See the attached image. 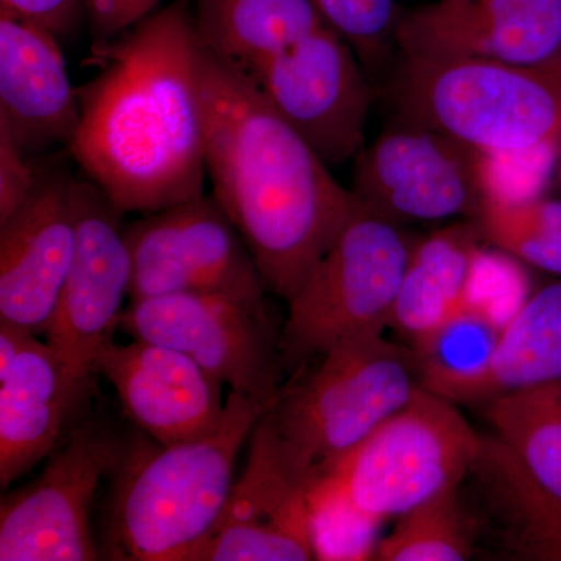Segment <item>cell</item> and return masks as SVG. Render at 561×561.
Here are the masks:
<instances>
[{
	"label": "cell",
	"mask_w": 561,
	"mask_h": 561,
	"mask_svg": "<svg viewBox=\"0 0 561 561\" xmlns=\"http://www.w3.org/2000/svg\"><path fill=\"white\" fill-rule=\"evenodd\" d=\"M504 328L467 301L440 327L413 342L421 387L456 404L474 402Z\"/></svg>",
	"instance_id": "603a6c76"
},
{
	"label": "cell",
	"mask_w": 561,
	"mask_h": 561,
	"mask_svg": "<svg viewBox=\"0 0 561 561\" xmlns=\"http://www.w3.org/2000/svg\"><path fill=\"white\" fill-rule=\"evenodd\" d=\"M162 0H84L92 47L113 43L160 9Z\"/></svg>",
	"instance_id": "d6a6232c"
},
{
	"label": "cell",
	"mask_w": 561,
	"mask_h": 561,
	"mask_svg": "<svg viewBox=\"0 0 561 561\" xmlns=\"http://www.w3.org/2000/svg\"><path fill=\"white\" fill-rule=\"evenodd\" d=\"M122 213L87 176H77V241L46 342L69 378L90 394L99 353L114 342L125 298L130 297L133 262Z\"/></svg>",
	"instance_id": "4fadbf2b"
},
{
	"label": "cell",
	"mask_w": 561,
	"mask_h": 561,
	"mask_svg": "<svg viewBox=\"0 0 561 561\" xmlns=\"http://www.w3.org/2000/svg\"><path fill=\"white\" fill-rule=\"evenodd\" d=\"M529 279L522 262L513 260L504 251H490L482 247L472 273L468 302L505 328L529 300Z\"/></svg>",
	"instance_id": "f546056e"
},
{
	"label": "cell",
	"mask_w": 561,
	"mask_h": 561,
	"mask_svg": "<svg viewBox=\"0 0 561 561\" xmlns=\"http://www.w3.org/2000/svg\"><path fill=\"white\" fill-rule=\"evenodd\" d=\"M560 151L557 147L479 151L483 201L516 202L541 197L549 181L556 179Z\"/></svg>",
	"instance_id": "f1b7e54d"
},
{
	"label": "cell",
	"mask_w": 561,
	"mask_h": 561,
	"mask_svg": "<svg viewBox=\"0 0 561 561\" xmlns=\"http://www.w3.org/2000/svg\"><path fill=\"white\" fill-rule=\"evenodd\" d=\"M561 381V280L535 291L502 331L474 402Z\"/></svg>",
	"instance_id": "7402d4cb"
},
{
	"label": "cell",
	"mask_w": 561,
	"mask_h": 561,
	"mask_svg": "<svg viewBox=\"0 0 561 561\" xmlns=\"http://www.w3.org/2000/svg\"><path fill=\"white\" fill-rule=\"evenodd\" d=\"M482 448L456 402L423 389L342 459L320 467L341 479L356 507L382 523L459 489Z\"/></svg>",
	"instance_id": "52a82bcc"
},
{
	"label": "cell",
	"mask_w": 561,
	"mask_h": 561,
	"mask_svg": "<svg viewBox=\"0 0 561 561\" xmlns=\"http://www.w3.org/2000/svg\"><path fill=\"white\" fill-rule=\"evenodd\" d=\"M121 328L135 341L186 354L213 378L271 411L280 390L279 334L268 311L225 295L176 294L131 301Z\"/></svg>",
	"instance_id": "30bf717a"
},
{
	"label": "cell",
	"mask_w": 561,
	"mask_h": 561,
	"mask_svg": "<svg viewBox=\"0 0 561 561\" xmlns=\"http://www.w3.org/2000/svg\"><path fill=\"white\" fill-rule=\"evenodd\" d=\"M416 239L402 225L356 210L287 306L283 371L300 370L341 343L382 334Z\"/></svg>",
	"instance_id": "5b68a950"
},
{
	"label": "cell",
	"mask_w": 561,
	"mask_h": 561,
	"mask_svg": "<svg viewBox=\"0 0 561 561\" xmlns=\"http://www.w3.org/2000/svg\"><path fill=\"white\" fill-rule=\"evenodd\" d=\"M486 404L497 438L541 493L561 504V401L552 383L501 394Z\"/></svg>",
	"instance_id": "cb8c5ba5"
},
{
	"label": "cell",
	"mask_w": 561,
	"mask_h": 561,
	"mask_svg": "<svg viewBox=\"0 0 561 561\" xmlns=\"http://www.w3.org/2000/svg\"><path fill=\"white\" fill-rule=\"evenodd\" d=\"M94 371L114 387L128 419L160 445L205 437L227 413L224 383L186 354L157 343H110Z\"/></svg>",
	"instance_id": "e0dca14e"
},
{
	"label": "cell",
	"mask_w": 561,
	"mask_h": 561,
	"mask_svg": "<svg viewBox=\"0 0 561 561\" xmlns=\"http://www.w3.org/2000/svg\"><path fill=\"white\" fill-rule=\"evenodd\" d=\"M140 216L124 230L133 262L131 301L214 294L268 311L256 262L213 194Z\"/></svg>",
	"instance_id": "ba28073f"
},
{
	"label": "cell",
	"mask_w": 561,
	"mask_h": 561,
	"mask_svg": "<svg viewBox=\"0 0 561 561\" xmlns=\"http://www.w3.org/2000/svg\"><path fill=\"white\" fill-rule=\"evenodd\" d=\"M496 515L505 546L519 559L561 561V505L519 502Z\"/></svg>",
	"instance_id": "4dcf8cb0"
},
{
	"label": "cell",
	"mask_w": 561,
	"mask_h": 561,
	"mask_svg": "<svg viewBox=\"0 0 561 561\" xmlns=\"http://www.w3.org/2000/svg\"><path fill=\"white\" fill-rule=\"evenodd\" d=\"M76 181L68 161L51 154L27 201L0 224V319L35 335L49 330L72 264Z\"/></svg>",
	"instance_id": "9a60e30c"
},
{
	"label": "cell",
	"mask_w": 561,
	"mask_h": 561,
	"mask_svg": "<svg viewBox=\"0 0 561 561\" xmlns=\"http://www.w3.org/2000/svg\"><path fill=\"white\" fill-rule=\"evenodd\" d=\"M313 470L311 459L262 413L250 437L245 470L190 561L316 560L309 518Z\"/></svg>",
	"instance_id": "8fae6325"
},
{
	"label": "cell",
	"mask_w": 561,
	"mask_h": 561,
	"mask_svg": "<svg viewBox=\"0 0 561 561\" xmlns=\"http://www.w3.org/2000/svg\"><path fill=\"white\" fill-rule=\"evenodd\" d=\"M460 486L398 518L389 537L378 542L373 560L460 561L470 559L476 524L460 502Z\"/></svg>",
	"instance_id": "484cf974"
},
{
	"label": "cell",
	"mask_w": 561,
	"mask_h": 561,
	"mask_svg": "<svg viewBox=\"0 0 561 561\" xmlns=\"http://www.w3.org/2000/svg\"><path fill=\"white\" fill-rule=\"evenodd\" d=\"M328 27L339 33L364 68L379 65L397 44V0H312Z\"/></svg>",
	"instance_id": "83f0119b"
},
{
	"label": "cell",
	"mask_w": 561,
	"mask_h": 561,
	"mask_svg": "<svg viewBox=\"0 0 561 561\" xmlns=\"http://www.w3.org/2000/svg\"><path fill=\"white\" fill-rule=\"evenodd\" d=\"M556 180H557V183H559V186L561 187V151H560L559 161H557Z\"/></svg>",
	"instance_id": "e575fe53"
},
{
	"label": "cell",
	"mask_w": 561,
	"mask_h": 561,
	"mask_svg": "<svg viewBox=\"0 0 561 561\" xmlns=\"http://www.w3.org/2000/svg\"><path fill=\"white\" fill-rule=\"evenodd\" d=\"M350 191L368 213L402 227L472 220L483 201L479 151L397 117L357 154Z\"/></svg>",
	"instance_id": "7c38bea8"
},
{
	"label": "cell",
	"mask_w": 561,
	"mask_h": 561,
	"mask_svg": "<svg viewBox=\"0 0 561 561\" xmlns=\"http://www.w3.org/2000/svg\"><path fill=\"white\" fill-rule=\"evenodd\" d=\"M203 46L242 72L327 25L312 0H192Z\"/></svg>",
	"instance_id": "44dd1931"
},
{
	"label": "cell",
	"mask_w": 561,
	"mask_h": 561,
	"mask_svg": "<svg viewBox=\"0 0 561 561\" xmlns=\"http://www.w3.org/2000/svg\"><path fill=\"white\" fill-rule=\"evenodd\" d=\"M390 98L398 117L474 150L561 149V57L512 65L401 55Z\"/></svg>",
	"instance_id": "277c9868"
},
{
	"label": "cell",
	"mask_w": 561,
	"mask_h": 561,
	"mask_svg": "<svg viewBox=\"0 0 561 561\" xmlns=\"http://www.w3.org/2000/svg\"><path fill=\"white\" fill-rule=\"evenodd\" d=\"M309 518L316 560H373L378 519L351 501L341 479L324 467H316L309 489Z\"/></svg>",
	"instance_id": "4316f807"
},
{
	"label": "cell",
	"mask_w": 561,
	"mask_h": 561,
	"mask_svg": "<svg viewBox=\"0 0 561 561\" xmlns=\"http://www.w3.org/2000/svg\"><path fill=\"white\" fill-rule=\"evenodd\" d=\"M80 127L60 39L0 11V130L33 158L69 151Z\"/></svg>",
	"instance_id": "ac0fdd59"
},
{
	"label": "cell",
	"mask_w": 561,
	"mask_h": 561,
	"mask_svg": "<svg viewBox=\"0 0 561 561\" xmlns=\"http://www.w3.org/2000/svg\"><path fill=\"white\" fill-rule=\"evenodd\" d=\"M43 160L22 151L0 130V224L16 213L38 183Z\"/></svg>",
	"instance_id": "1f68e13d"
},
{
	"label": "cell",
	"mask_w": 561,
	"mask_h": 561,
	"mask_svg": "<svg viewBox=\"0 0 561 561\" xmlns=\"http://www.w3.org/2000/svg\"><path fill=\"white\" fill-rule=\"evenodd\" d=\"M483 242L472 220L457 221L416 239L390 328L412 345L463 308Z\"/></svg>",
	"instance_id": "ffe728a7"
},
{
	"label": "cell",
	"mask_w": 561,
	"mask_h": 561,
	"mask_svg": "<svg viewBox=\"0 0 561 561\" xmlns=\"http://www.w3.org/2000/svg\"><path fill=\"white\" fill-rule=\"evenodd\" d=\"M483 241L527 267L561 275V202L483 201L472 219Z\"/></svg>",
	"instance_id": "d4e9b609"
},
{
	"label": "cell",
	"mask_w": 561,
	"mask_h": 561,
	"mask_svg": "<svg viewBox=\"0 0 561 561\" xmlns=\"http://www.w3.org/2000/svg\"><path fill=\"white\" fill-rule=\"evenodd\" d=\"M295 373L267 413L316 467L342 459L423 390L411 346L382 334L341 343Z\"/></svg>",
	"instance_id": "8992f818"
},
{
	"label": "cell",
	"mask_w": 561,
	"mask_h": 561,
	"mask_svg": "<svg viewBox=\"0 0 561 561\" xmlns=\"http://www.w3.org/2000/svg\"><path fill=\"white\" fill-rule=\"evenodd\" d=\"M201 57L192 0L92 47L99 72L77 88L80 127L68 154L124 214L205 194Z\"/></svg>",
	"instance_id": "6da1fadb"
},
{
	"label": "cell",
	"mask_w": 561,
	"mask_h": 561,
	"mask_svg": "<svg viewBox=\"0 0 561 561\" xmlns=\"http://www.w3.org/2000/svg\"><path fill=\"white\" fill-rule=\"evenodd\" d=\"M83 393L49 343L33 337L0 375V485L7 489L60 446Z\"/></svg>",
	"instance_id": "d6986e66"
},
{
	"label": "cell",
	"mask_w": 561,
	"mask_h": 561,
	"mask_svg": "<svg viewBox=\"0 0 561 561\" xmlns=\"http://www.w3.org/2000/svg\"><path fill=\"white\" fill-rule=\"evenodd\" d=\"M243 73L328 165L356 160L364 149L370 83L350 44L328 25Z\"/></svg>",
	"instance_id": "5bb4252c"
},
{
	"label": "cell",
	"mask_w": 561,
	"mask_h": 561,
	"mask_svg": "<svg viewBox=\"0 0 561 561\" xmlns=\"http://www.w3.org/2000/svg\"><path fill=\"white\" fill-rule=\"evenodd\" d=\"M201 79L214 198L265 289L289 302L360 203L250 77L203 44Z\"/></svg>",
	"instance_id": "7a4b0ae2"
},
{
	"label": "cell",
	"mask_w": 561,
	"mask_h": 561,
	"mask_svg": "<svg viewBox=\"0 0 561 561\" xmlns=\"http://www.w3.org/2000/svg\"><path fill=\"white\" fill-rule=\"evenodd\" d=\"M127 449L105 421L73 427L35 481L2 497L0 560H98L92 504L103 476L116 471Z\"/></svg>",
	"instance_id": "9c48e42d"
},
{
	"label": "cell",
	"mask_w": 561,
	"mask_h": 561,
	"mask_svg": "<svg viewBox=\"0 0 561 561\" xmlns=\"http://www.w3.org/2000/svg\"><path fill=\"white\" fill-rule=\"evenodd\" d=\"M0 11L35 22L58 39L68 38L87 20L84 0H0Z\"/></svg>",
	"instance_id": "836d02e7"
},
{
	"label": "cell",
	"mask_w": 561,
	"mask_h": 561,
	"mask_svg": "<svg viewBox=\"0 0 561 561\" xmlns=\"http://www.w3.org/2000/svg\"><path fill=\"white\" fill-rule=\"evenodd\" d=\"M404 57L538 65L561 57V0H435L397 25Z\"/></svg>",
	"instance_id": "2e32d148"
},
{
	"label": "cell",
	"mask_w": 561,
	"mask_h": 561,
	"mask_svg": "<svg viewBox=\"0 0 561 561\" xmlns=\"http://www.w3.org/2000/svg\"><path fill=\"white\" fill-rule=\"evenodd\" d=\"M264 412L231 391L209 435L175 445L128 443L110 508L111 559L190 561L227 507L236 461Z\"/></svg>",
	"instance_id": "3957f363"
},
{
	"label": "cell",
	"mask_w": 561,
	"mask_h": 561,
	"mask_svg": "<svg viewBox=\"0 0 561 561\" xmlns=\"http://www.w3.org/2000/svg\"><path fill=\"white\" fill-rule=\"evenodd\" d=\"M553 390H556L557 397L561 401V381L552 383Z\"/></svg>",
	"instance_id": "d590c367"
}]
</instances>
